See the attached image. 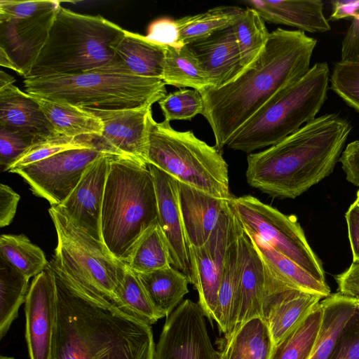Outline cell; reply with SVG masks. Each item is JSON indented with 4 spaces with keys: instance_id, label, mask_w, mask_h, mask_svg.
<instances>
[{
    "instance_id": "6da1fadb",
    "label": "cell",
    "mask_w": 359,
    "mask_h": 359,
    "mask_svg": "<svg viewBox=\"0 0 359 359\" xmlns=\"http://www.w3.org/2000/svg\"><path fill=\"white\" fill-rule=\"evenodd\" d=\"M56 285L51 359H155L150 325L82 291L50 260Z\"/></svg>"
},
{
    "instance_id": "7a4b0ae2",
    "label": "cell",
    "mask_w": 359,
    "mask_h": 359,
    "mask_svg": "<svg viewBox=\"0 0 359 359\" xmlns=\"http://www.w3.org/2000/svg\"><path fill=\"white\" fill-rule=\"evenodd\" d=\"M316 43L303 31L278 28L270 32L257 59L237 79L200 93L202 115L219 151L272 97L307 73Z\"/></svg>"
},
{
    "instance_id": "3957f363",
    "label": "cell",
    "mask_w": 359,
    "mask_h": 359,
    "mask_svg": "<svg viewBox=\"0 0 359 359\" xmlns=\"http://www.w3.org/2000/svg\"><path fill=\"white\" fill-rule=\"evenodd\" d=\"M351 126L336 114L316 118L247 157L248 183L273 198H294L332 173Z\"/></svg>"
},
{
    "instance_id": "277c9868",
    "label": "cell",
    "mask_w": 359,
    "mask_h": 359,
    "mask_svg": "<svg viewBox=\"0 0 359 359\" xmlns=\"http://www.w3.org/2000/svg\"><path fill=\"white\" fill-rule=\"evenodd\" d=\"M125 29L100 15L58 8L48 40L24 79L106 72L130 74L115 48Z\"/></svg>"
},
{
    "instance_id": "5b68a950",
    "label": "cell",
    "mask_w": 359,
    "mask_h": 359,
    "mask_svg": "<svg viewBox=\"0 0 359 359\" xmlns=\"http://www.w3.org/2000/svg\"><path fill=\"white\" fill-rule=\"evenodd\" d=\"M157 222L156 191L148 164L111 154L101 216L107 250L126 264L140 236Z\"/></svg>"
},
{
    "instance_id": "8992f818",
    "label": "cell",
    "mask_w": 359,
    "mask_h": 359,
    "mask_svg": "<svg viewBox=\"0 0 359 359\" xmlns=\"http://www.w3.org/2000/svg\"><path fill=\"white\" fill-rule=\"evenodd\" d=\"M23 83L34 97L107 111L153 105L167 95L161 79L106 72L25 79Z\"/></svg>"
},
{
    "instance_id": "52a82bcc",
    "label": "cell",
    "mask_w": 359,
    "mask_h": 359,
    "mask_svg": "<svg viewBox=\"0 0 359 359\" xmlns=\"http://www.w3.org/2000/svg\"><path fill=\"white\" fill-rule=\"evenodd\" d=\"M329 76L327 62H316L300 79L263 106L226 147L249 154L279 142L316 118L327 97Z\"/></svg>"
},
{
    "instance_id": "ba28073f",
    "label": "cell",
    "mask_w": 359,
    "mask_h": 359,
    "mask_svg": "<svg viewBox=\"0 0 359 359\" xmlns=\"http://www.w3.org/2000/svg\"><path fill=\"white\" fill-rule=\"evenodd\" d=\"M148 164L214 197L225 200L233 197L228 165L221 151L191 130H175L165 120L151 121Z\"/></svg>"
},
{
    "instance_id": "9c48e42d",
    "label": "cell",
    "mask_w": 359,
    "mask_h": 359,
    "mask_svg": "<svg viewBox=\"0 0 359 359\" xmlns=\"http://www.w3.org/2000/svg\"><path fill=\"white\" fill-rule=\"evenodd\" d=\"M48 212L57 236L53 263L82 291L123 310L116 292L126 264L76 226L57 206H50Z\"/></svg>"
},
{
    "instance_id": "30bf717a",
    "label": "cell",
    "mask_w": 359,
    "mask_h": 359,
    "mask_svg": "<svg viewBox=\"0 0 359 359\" xmlns=\"http://www.w3.org/2000/svg\"><path fill=\"white\" fill-rule=\"evenodd\" d=\"M229 204L243 227L326 283L322 264L294 215H286L251 195L233 196Z\"/></svg>"
},
{
    "instance_id": "8fae6325",
    "label": "cell",
    "mask_w": 359,
    "mask_h": 359,
    "mask_svg": "<svg viewBox=\"0 0 359 359\" xmlns=\"http://www.w3.org/2000/svg\"><path fill=\"white\" fill-rule=\"evenodd\" d=\"M104 153L97 147L66 150L9 172L20 175L34 194L57 206L74 189L89 165Z\"/></svg>"
},
{
    "instance_id": "7c38bea8",
    "label": "cell",
    "mask_w": 359,
    "mask_h": 359,
    "mask_svg": "<svg viewBox=\"0 0 359 359\" xmlns=\"http://www.w3.org/2000/svg\"><path fill=\"white\" fill-rule=\"evenodd\" d=\"M198 303L183 301L167 317L157 345L155 359H219Z\"/></svg>"
},
{
    "instance_id": "4fadbf2b",
    "label": "cell",
    "mask_w": 359,
    "mask_h": 359,
    "mask_svg": "<svg viewBox=\"0 0 359 359\" xmlns=\"http://www.w3.org/2000/svg\"><path fill=\"white\" fill-rule=\"evenodd\" d=\"M235 214L229 206L208 240L198 247L189 246L190 283L198 292V304L212 324L227 245Z\"/></svg>"
},
{
    "instance_id": "5bb4252c",
    "label": "cell",
    "mask_w": 359,
    "mask_h": 359,
    "mask_svg": "<svg viewBox=\"0 0 359 359\" xmlns=\"http://www.w3.org/2000/svg\"><path fill=\"white\" fill-rule=\"evenodd\" d=\"M60 6L27 16L0 18V52L24 78L45 46Z\"/></svg>"
},
{
    "instance_id": "9a60e30c",
    "label": "cell",
    "mask_w": 359,
    "mask_h": 359,
    "mask_svg": "<svg viewBox=\"0 0 359 359\" xmlns=\"http://www.w3.org/2000/svg\"><path fill=\"white\" fill-rule=\"evenodd\" d=\"M152 105L122 110L89 109L104 125L98 147L104 152L126 156L148 164Z\"/></svg>"
},
{
    "instance_id": "2e32d148",
    "label": "cell",
    "mask_w": 359,
    "mask_h": 359,
    "mask_svg": "<svg viewBox=\"0 0 359 359\" xmlns=\"http://www.w3.org/2000/svg\"><path fill=\"white\" fill-rule=\"evenodd\" d=\"M25 303L29 358L51 359L56 323V285L48 266L34 277Z\"/></svg>"
},
{
    "instance_id": "e0dca14e",
    "label": "cell",
    "mask_w": 359,
    "mask_h": 359,
    "mask_svg": "<svg viewBox=\"0 0 359 359\" xmlns=\"http://www.w3.org/2000/svg\"><path fill=\"white\" fill-rule=\"evenodd\" d=\"M111 154L104 153L93 161L74 189L57 206L76 226L102 243V208Z\"/></svg>"
},
{
    "instance_id": "ac0fdd59",
    "label": "cell",
    "mask_w": 359,
    "mask_h": 359,
    "mask_svg": "<svg viewBox=\"0 0 359 359\" xmlns=\"http://www.w3.org/2000/svg\"><path fill=\"white\" fill-rule=\"evenodd\" d=\"M238 239L239 307L233 331L251 318L264 319L265 303L270 291V270L238 219Z\"/></svg>"
},
{
    "instance_id": "d6986e66",
    "label": "cell",
    "mask_w": 359,
    "mask_h": 359,
    "mask_svg": "<svg viewBox=\"0 0 359 359\" xmlns=\"http://www.w3.org/2000/svg\"><path fill=\"white\" fill-rule=\"evenodd\" d=\"M148 166L154 182L158 222L167 242L171 266L185 274L190 282L188 245L179 201V182L156 166Z\"/></svg>"
},
{
    "instance_id": "ffe728a7",
    "label": "cell",
    "mask_w": 359,
    "mask_h": 359,
    "mask_svg": "<svg viewBox=\"0 0 359 359\" xmlns=\"http://www.w3.org/2000/svg\"><path fill=\"white\" fill-rule=\"evenodd\" d=\"M270 272V291L265 303L264 320L268 325L276 347L323 297L317 294L290 288L271 270Z\"/></svg>"
},
{
    "instance_id": "44dd1931",
    "label": "cell",
    "mask_w": 359,
    "mask_h": 359,
    "mask_svg": "<svg viewBox=\"0 0 359 359\" xmlns=\"http://www.w3.org/2000/svg\"><path fill=\"white\" fill-rule=\"evenodd\" d=\"M211 83L219 88L237 79L244 71L233 27L187 44Z\"/></svg>"
},
{
    "instance_id": "7402d4cb",
    "label": "cell",
    "mask_w": 359,
    "mask_h": 359,
    "mask_svg": "<svg viewBox=\"0 0 359 359\" xmlns=\"http://www.w3.org/2000/svg\"><path fill=\"white\" fill-rule=\"evenodd\" d=\"M179 201L187 245L198 247L208 240L227 209L229 200L214 197L179 182Z\"/></svg>"
},
{
    "instance_id": "603a6c76",
    "label": "cell",
    "mask_w": 359,
    "mask_h": 359,
    "mask_svg": "<svg viewBox=\"0 0 359 359\" xmlns=\"http://www.w3.org/2000/svg\"><path fill=\"white\" fill-rule=\"evenodd\" d=\"M0 127L39 140L57 135L35 98L13 84L0 88Z\"/></svg>"
},
{
    "instance_id": "cb8c5ba5",
    "label": "cell",
    "mask_w": 359,
    "mask_h": 359,
    "mask_svg": "<svg viewBox=\"0 0 359 359\" xmlns=\"http://www.w3.org/2000/svg\"><path fill=\"white\" fill-rule=\"evenodd\" d=\"M243 3L270 23L291 26L311 33L331 29L320 0H248Z\"/></svg>"
},
{
    "instance_id": "d4e9b609",
    "label": "cell",
    "mask_w": 359,
    "mask_h": 359,
    "mask_svg": "<svg viewBox=\"0 0 359 359\" xmlns=\"http://www.w3.org/2000/svg\"><path fill=\"white\" fill-rule=\"evenodd\" d=\"M239 276L238 219L235 215L233 229L226 251L214 315V320L216 321L220 332L224 334V337L233 331L238 316Z\"/></svg>"
},
{
    "instance_id": "484cf974",
    "label": "cell",
    "mask_w": 359,
    "mask_h": 359,
    "mask_svg": "<svg viewBox=\"0 0 359 359\" xmlns=\"http://www.w3.org/2000/svg\"><path fill=\"white\" fill-rule=\"evenodd\" d=\"M165 48L146 36L125 30L115 51L130 74L162 80Z\"/></svg>"
},
{
    "instance_id": "4316f807",
    "label": "cell",
    "mask_w": 359,
    "mask_h": 359,
    "mask_svg": "<svg viewBox=\"0 0 359 359\" xmlns=\"http://www.w3.org/2000/svg\"><path fill=\"white\" fill-rule=\"evenodd\" d=\"M274 348L266 322L256 317L225 337L219 359H271Z\"/></svg>"
},
{
    "instance_id": "83f0119b",
    "label": "cell",
    "mask_w": 359,
    "mask_h": 359,
    "mask_svg": "<svg viewBox=\"0 0 359 359\" xmlns=\"http://www.w3.org/2000/svg\"><path fill=\"white\" fill-rule=\"evenodd\" d=\"M136 273L161 318L168 317L189 292V278L171 265L150 272Z\"/></svg>"
},
{
    "instance_id": "f1b7e54d",
    "label": "cell",
    "mask_w": 359,
    "mask_h": 359,
    "mask_svg": "<svg viewBox=\"0 0 359 359\" xmlns=\"http://www.w3.org/2000/svg\"><path fill=\"white\" fill-rule=\"evenodd\" d=\"M34 97L57 134L73 138L101 136L104 130L102 121L89 109Z\"/></svg>"
},
{
    "instance_id": "f546056e",
    "label": "cell",
    "mask_w": 359,
    "mask_h": 359,
    "mask_svg": "<svg viewBox=\"0 0 359 359\" xmlns=\"http://www.w3.org/2000/svg\"><path fill=\"white\" fill-rule=\"evenodd\" d=\"M320 302L323 318L310 359L330 358L341 332L359 309L357 299L339 292L329 295Z\"/></svg>"
},
{
    "instance_id": "4dcf8cb0",
    "label": "cell",
    "mask_w": 359,
    "mask_h": 359,
    "mask_svg": "<svg viewBox=\"0 0 359 359\" xmlns=\"http://www.w3.org/2000/svg\"><path fill=\"white\" fill-rule=\"evenodd\" d=\"M245 231L267 266L287 286L292 289L317 294L323 298L331 294L327 283L318 280L257 234Z\"/></svg>"
},
{
    "instance_id": "1f68e13d",
    "label": "cell",
    "mask_w": 359,
    "mask_h": 359,
    "mask_svg": "<svg viewBox=\"0 0 359 359\" xmlns=\"http://www.w3.org/2000/svg\"><path fill=\"white\" fill-rule=\"evenodd\" d=\"M162 80L165 85L191 88L200 93L211 87L196 56L187 45L181 48L166 46Z\"/></svg>"
},
{
    "instance_id": "d6a6232c",
    "label": "cell",
    "mask_w": 359,
    "mask_h": 359,
    "mask_svg": "<svg viewBox=\"0 0 359 359\" xmlns=\"http://www.w3.org/2000/svg\"><path fill=\"white\" fill-rule=\"evenodd\" d=\"M243 8L238 6H217L205 12L175 20L184 45L208 37L213 33L233 26Z\"/></svg>"
},
{
    "instance_id": "836d02e7",
    "label": "cell",
    "mask_w": 359,
    "mask_h": 359,
    "mask_svg": "<svg viewBox=\"0 0 359 359\" xmlns=\"http://www.w3.org/2000/svg\"><path fill=\"white\" fill-rule=\"evenodd\" d=\"M320 302L311 313L274 348L271 359H310L323 318Z\"/></svg>"
},
{
    "instance_id": "e575fe53",
    "label": "cell",
    "mask_w": 359,
    "mask_h": 359,
    "mask_svg": "<svg viewBox=\"0 0 359 359\" xmlns=\"http://www.w3.org/2000/svg\"><path fill=\"white\" fill-rule=\"evenodd\" d=\"M0 258L29 278L43 271L48 264L43 250L23 234L0 236Z\"/></svg>"
},
{
    "instance_id": "d590c367",
    "label": "cell",
    "mask_w": 359,
    "mask_h": 359,
    "mask_svg": "<svg viewBox=\"0 0 359 359\" xmlns=\"http://www.w3.org/2000/svg\"><path fill=\"white\" fill-rule=\"evenodd\" d=\"M126 264L137 273L171 265L167 242L158 222L140 236Z\"/></svg>"
},
{
    "instance_id": "8d00e7d4",
    "label": "cell",
    "mask_w": 359,
    "mask_h": 359,
    "mask_svg": "<svg viewBox=\"0 0 359 359\" xmlns=\"http://www.w3.org/2000/svg\"><path fill=\"white\" fill-rule=\"evenodd\" d=\"M232 27L238 43L242 65L245 70L263 51L270 32L257 11L248 6L243 8Z\"/></svg>"
},
{
    "instance_id": "74e56055",
    "label": "cell",
    "mask_w": 359,
    "mask_h": 359,
    "mask_svg": "<svg viewBox=\"0 0 359 359\" xmlns=\"http://www.w3.org/2000/svg\"><path fill=\"white\" fill-rule=\"evenodd\" d=\"M29 278L0 258V338L8 332L20 306L25 302Z\"/></svg>"
},
{
    "instance_id": "f35d334b",
    "label": "cell",
    "mask_w": 359,
    "mask_h": 359,
    "mask_svg": "<svg viewBox=\"0 0 359 359\" xmlns=\"http://www.w3.org/2000/svg\"><path fill=\"white\" fill-rule=\"evenodd\" d=\"M122 309L151 325L161 318L151 303L137 273L127 265L116 292Z\"/></svg>"
},
{
    "instance_id": "ab89813d",
    "label": "cell",
    "mask_w": 359,
    "mask_h": 359,
    "mask_svg": "<svg viewBox=\"0 0 359 359\" xmlns=\"http://www.w3.org/2000/svg\"><path fill=\"white\" fill-rule=\"evenodd\" d=\"M96 139L97 137H91L73 138L59 134L53 135L32 145L9 168L7 172L41 161L66 150L99 148Z\"/></svg>"
},
{
    "instance_id": "60d3db41",
    "label": "cell",
    "mask_w": 359,
    "mask_h": 359,
    "mask_svg": "<svg viewBox=\"0 0 359 359\" xmlns=\"http://www.w3.org/2000/svg\"><path fill=\"white\" fill-rule=\"evenodd\" d=\"M158 104L165 121H190L203 110V100L199 91L180 89L167 94Z\"/></svg>"
},
{
    "instance_id": "b9f144b4",
    "label": "cell",
    "mask_w": 359,
    "mask_h": 359,
    "mask_svg": "<svg viewBox=\"0 0 359 359\" xmlns=\"http://www.w3.org/2000/svg\"><path fill=\"white\" fill-rule=\"evenodd\" d=\"M330 82L332 90L359 111V63L339 61L334 67Z\"/></svg>"
},
{
    "instance_id": "7bdbcfd3",
    "label": "cell",
    "mask_w": 359,
    "mask_h": 359,
    "mask_svg": "<svg viewBox=\"0 0 359 359\" xmlns=\"http://www.w3.org/2000/svg\"><path fill=\"white\" fill-rule=\"evenodd\" d=\"M40 141L34 137L0 127V165L2 170L8 171L32 145Z\"/></svg>"
},
{
    "instance_id": "ee69618b",
    "label": "cell",
    "mask_w": 359,
    "mask_h": 359,
    "mask_svg": "<svg viewBox=\"0 0 359 359\" xmlns=\"http://www.w3.org/2000/svg\"><path fill=\"white\" fill-rule=\"evenodd\" d=\"M329 359H359V309L341 332Z\"/></svg>"
},
{
    "instance_id": "f6af8a7d",
    "label": "cell",
    "mask_w": 359,
    "mask_h": 359,
    "mask_svg": "<svg viewBox=\"0 0 359 359\" xmlns=\"http://www.w3.org/2000/svg\"><path fill=\"white\" fill-rule=\"evenodd\" d=\"M146 36L165 47L181 48L184 46L180 40L176 21L168 18H162L151 22L148 27Z\"/></svg>"
},
{
    "instance_id": "bcb514c9",
    "label": "cell",
    "mask_w": 359,
    "mask_h": 359,
    "mask_svg": "<svg viewBox=\"0 0 359 359\" xmlns=\"http://www.w3.org/2000/svg\"><path fill=\"white\" fill-rule=\"evenodd\" d=\"M339 160L346 180L359 187V140L349 143Z\"/></svg>"
},
{
    "instance_id": "7dc6e473",
    "label": "cell",
    "mask_w": 359,
    "mask_h": 359,
    "mask_svg": "<svg viewBox=\"0 0 359 359\" xmlns=\"http://www.w3.org/2000/svg\"><path fill=\"white\" fill-rule=\"evenodd\" d=\"M341 60L359 63V15L354 17L342 41Z\"/></svg>"
},
{
    "instance_id": "c3c4849f",
    "label": "cell",
    "mask_w": 359,
    "mask_h": 359,
    "mask_svg": "<svg viewBox=\"0 0 359 359\" xmlns=\"http://www.w3.org/2000/svg\"><path fill=\"white\" fill-rule=\"evenodd\" d=\"M20 196L9 186L0 185V226L9 225L16 213Z\"/></svg>"
},
{
    "instance_id": "681fc988",
    "label": "cell",
    "mask_w": 359,
    "mask_h": 359,
    "mask_svg": "<svg viewBox=\"0 0 359 359\" xmlns=\"http://www.w3.org/2000/svg\"><path fill=\"white\" fill-rule=\"evenodd\" d=\"M339 292L359 299V262H353L350 267L336 277Z\"/></svg>"
},
{
    "instance_id": "f907efd6",
    "label": "cell",
    "mask_w": 359,
    "mask_h": 359,
    "mask_svg": "<svg viewBox=\"0 0 359 359\" xmlns=\"http://www.w3.org/2000/svg\"><path fill=\"white\" fill-rule=\"evenodd\" d=\"M345 217L353 253V262H359V202L358 201L351 205Z\"/></svg>"
},
{
    "instance_id": "816d5d0a",
    "label": "cell",
    "mask_w": 359,
    "mask_h": 359,
    "mask_svg": "<svg viewBox=\"0 0 359 359\" xmlns=\"http://www.w3.org/2000/svg\"><path fill=\"white\" fill-rule=\"evenodd\" d=\"M332 3L333 12L330 15L331 20L353 19L359 15V1H334Z\"/></svg>"
},
{
    "instance_id": "f5cc1de1",
    "label": "cell",
    "mask_w": 359,
    "mask_h": 359,
    "mask_svg": "<svg viewBox=\"0 0 359 359\" xmlns=\"http://www.w3.org/2000/svg\"><path fill=\"white\" fill-rule=\"evenodd\" d=\"M15 79L13 76L5 73L4 71L0 72V88L13 84Z\"/></svg>"
},
{
    "instance_id": "db71d44e",
    "label": "cell",
    "mask_w": 359,
    "mask_h": 359,
    "mask_svg": "<svg viewBox=\"0 0 359 359\" xmlns=\"http://www.w3.org/2000/svg\"><path fill=\"white\" fill-rule=\"evenodd\" d=\"M0 359H15V358H12V357H8V356H3V355H1L0 357Z\"/></svg>"
},
{
    "instance_id": "11a10c76",
    "label": "cell",
    "mask_w": 359,
    "mask_h": 359,
    "mask_svg": "<svg viewBox=\"0 0 359 359\" xmlns=\"http://www.w3.org/2000/svg\"><path fill=\"white\" fill-rule=\"evenodd\" d=\"M356 201H358L359 202V190L357 192V199H356Z\"/></svg>"
},
{
    "instance_id": "9f6ffc18",
    "label": "cell",
    "mask_w": 359,
    "mask_h": 359,
    "mask_svg": "<svg viewBox=\"0 0 359 359\" xmlns=\"http://www.w3.org/2000/svg\"><path fill=\"white\" fill-rule=\"evenodd\" d=\"M358 300V306H359V299H357Z\"/></svg>"
}]
</instances>
